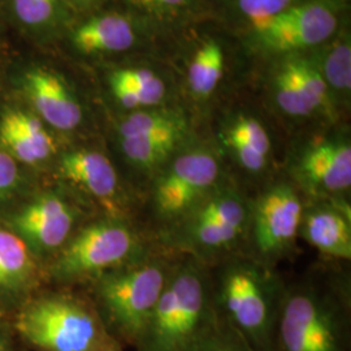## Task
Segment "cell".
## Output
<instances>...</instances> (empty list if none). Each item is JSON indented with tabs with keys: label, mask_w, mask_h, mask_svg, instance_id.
<instances>
[{
	"label": "cell",
	"mask_w": 351,
	"mask_h": 351,
	"mask_svg": "<svg viewBox=\"0 0 351 351\" xmlns=\"http://www.w3.org/2000/svg\"><path fill=\"white\" fill-rule=\"evenodd\" d=\"M285 284L274 348L278 351H343L350 280L337 263Z\"/></svg>",
	"instance_id": "cell-1"
},
{
	"label": "cell",
	"mask_w": 351,
	"mask_h": 351,
	"mask_svg": "<svg viewBox=\"0 0 351 351\" xmlns=\"http://www.w3.org/2000/svg\"><path fill=\"white\" fill-rule=\"evenodd\" d=\"M217 315L252 351H274L287 281L276 268L239 252L210 265Z\"/></svg>",
	"instance_id": "cell-2"
},
{
	"label": "cell",
	"mask_w": 351,
	"mask_h": 351,
	"mask_svg": "<svg viewBox=\"0 0 351 351\" xmlns=\"http://www.w3.org/2000/svg\"><path fill=\"white\" fill-rule=\"evenodd\" d=\"M230 176L221 154L193 141L152 176L141 194V224L158 242Z\"/></svg>",
	"instance_id": "cell-3"
},
{
	"label": "cell",
	"mask_w": 351,
	"mask_h": 351,
	"mask_svg": "<svg viewBox=\"0 0 351 351\" xmlns=\"http://www.w3.org/2000/svg\"><path fill=\"white\" fill-rule=\"evenodd\" d=\"M216 319L210 265L181 255L136 348L190 351Z\"/></svg>",
	"instance_id": "cell-4"
},
{
	"label": "cell",
	"mask_w": 351,
	"mask_h": 351,
	"mask_svg": "<svg viewBox=\"0 0 351 351\" xmlns=\"http://www.w3.org/2000/svg\"><path fill=\"white\" fill-rule=\"evenodd\" d=\"M250 201L251 193L229 176L158 243L206 265L243 252Z\"/></svg>",
	"instance_id": "cell-5"
},
{
	"label": "cell",
	"mask_w": 351,
	"mask_h": 351,
	"mask_svg": "<svg viewBox=\"0 0 351 351\" xmlns=\"http://www.w3.org/2000/svg\"><path fill=\"white\" fill-rule=\"evenodd\" d=\"M180 258L158 243L137 261L94 278L97 310L114 337L138 343Z\"/></svg>",
	"instance_id": "cell-6"
},
{
	"label": "cell",
	"mask_w": 351,
	"mask_h": 351,
	"mask_svg": "<svg viewBox=\"0 0 351 351\" xmlns=\"http://www.w3.org/2000/svg\"><path fill=\"white\" fill-rule=\"evenodd\" d=\"M16 328L39 351H123L97 307L72 294H52L25 306Z\"/></svg>",
	"instance_id": "cell-7"
},
{
	"label": "cell",
	"mask_w": 351,
	"mask_h": 351,
	"mask_svg": "<svg viewBox=\"0 0 351 351\" xmlns=\"http://www.w3.org/2000/svg\"><path fill=\"white\" fill-rule=\"evenodd\" d=\"M156 245L138 221L104 215L72 234L59 251L52 272L63 281L94 280L137 261Z\"/></svg>",
	"instance_id": "cell-8"
},
{
	"label": "cell",
	"mask_w": 351,
	"mask_h": 351,
	"mask_svg": "<svg viewBox=\"0 0 351 351\" xmlns=\"http://www.w3.org/2000/svg\"><path fill=\"white\" fill-rule=\"evenodd\" d=\"M306 199L282 172L251 194L243 254L276 268L298 246Z\"/></svg>",
	"instance_id": "cell-9"
},
{
	"label": "cell",
	"mask_w": 351,
	"mask_h": 351,
	"mask_svg": "<svg viewBox=\"0 0 351 351\" xmlns=\"http://www.w3.org/2000/svg\"><path fill=\"white\" fill-rule=\"evenodd\" d=\"M306 201L351 202V145L345 136L311 139L282 172Z\"/></svg>",
	"instance_id": "cell-10"
},
{
	"label": "cell",
	"mask_w": 351,
	"mask_h": 351,
	"mask_svg": "<svg viewBox=\"0 0 351 351\" xmlns=\"http://www.w3.org/2000/svg\"><path fill=\"white\" fill-rule=\"evenodd\" d=\"M58 168L63 181L101 204L104 215L134 220L133 213L141 203L138 194L123 186L116 167L103 152L90 149L68 151Z\"/></svg>",
	"instance_id": "cell-11"
},
{
	"label": "cell",
	"mask_w": 351,
	"mask_h": 351,
	"mask_svg": "<svg viewBox=\"0 0 351 351\" xmlns=\"http://www.w3.org/2000/svg\"><path fill=\"white\" fill-rule=\"evenodd\" d=\"M219 139L236 165L237 172L232 177L251 194L278 175L274 168V141L258 117L236 114L223 128Z\"/></svg>",
	"instance_id": "cell-12"
},
{
	"label": "cell",
	"mask_w": 351,
	"mask_h": 351,
	"mask_svg": "<svg viewBox=\"0 0 351 351\" xmlns=\"http://www.w3.org/2000/svg\"><path fill=\"white\" fill-rule=\"evenodd\" d=\"M337 25L336 11L324 1L295 4L252 24L258 40L265 49L281 52L317 46L336 32Z\"/></svg>",
	"instance_id": "cell-13"
},
{
	"label": "cell",
	"mask_w": 351,
	"mask_h": 351,
	"mask_svg": "<svg viewBox=\"0 0 351 351\" xmlns=\"http://www.w3.org/2000/svg\"><path fill=\"white\" fill-rule=\"evenodd\" d=\"M274 101L289 119L303 120L319 113L329 114L332 101L323 73L304 59L291 58L275 77Z\"/></svg>",
	"instance_id": "cell-14"
},
{
	"label": "cell",
	"mask_w": 351,
	"mask_h": 351,
	"mask_svg": "<svg viewBox=\"0 0 351 351\" xmlns=\"http://www.w3.org/2000/svg\"><path fill=\"white\" fill-rule=\"evenodd\" d=\"M300 239L317 251L324 262L351 261V202L306 201Z\"/></svg>",
	"instance_id": "cell-15"
},
{
	"label": "cell",
	"mask_w": 351,
	"mask_h": 351,
	"mask_svg": "<svg viewBox=\"0 0 351 351\" xmlns=\"http://www.w3.org/2000/svg\"><path fill=\"white\" fill-rule=\"evenodd\" d=\"M78 213L62 195L45 194L32 202L14 219V226L42 250H60L75 233Z\"/></svg>",
	"instance_id": "cell-16"
},
{
	"label": "cell",
	"mask_w": 351,
	"mask_h": 351,
	"mask_svg": "<svg viewBox=\"0 0 351 351\" xmlns=\"http://www.w3.org/2000/svg\"><path fill=\"white\" fill-rule=\"evenodd\" d=\"M25 88L39 116L52 128L71 132L81 125L82 107L59 75L33 69L26 73Z\"/></svg>",
	"instance_id": "cell-17"
},
{
	"label": "cell",
	"mask_w": 351,
	"mask_h": 351,
	"mask_svg": "<svg viewBox=\"0 0 351 351\" xmlns=\"http://www.w3.org/2000/svg\"><path fill=\"white\" fill-rule=\"evenodd\" d=\"M0 142L27 164L45 162L55 152V141L40 120L23 111L7 113L0 123Z\"/></svg>",
	"instance_id": "cell-18"
},
{
	"label": "cell",
	"mask_w": 351,
	"mask_h": 351,
	"mask_svg": "<svg viewBox=\"0 0 351 351\" xmlns=\"http://www.w3.org/2000/svg\"><path fill=\"white\" fill-rule=\"evenodd\" d=\"M72 42L77 50L84 53L121 52L136 42L134 29L125 16L106 13L90 19L78 26Z\"/></svg>",
	"instance_id": "cell-19"
},
{
	"label": "cell",
	"mask_w": 351,
	"mask_h": 351,
	"mask_svg": "<svg viewBox=\"0 0 351 351\" xmlns=\"http://www.w3.org/2000/svg\"><path fill=\"white\" fill-rule=\"evenodd\" d=\"M224 72V52L221 46L208 40L195 52L189 66L190 91L198 101H206L219 86Z\"/></svg>",
	"instance_id": "cell-20"
},
{
	"label": "cell",
	"mask_w": 351,
	"mask_h": 351,
	"mask_svg": "<svg viewBox=\"0 0 351 351\" xmlns=\"http://www.w3.org/2000/svg\"><path fill=\"white\" fill-rule=\"evenodd\" d=\"M32 258L24 239L0 228V287L23 284L32 272Z\"/></svg>",
	"instance_id": "cell-21"
},
{
	"label": "cell",
	"mask_w": 351,
	"mask_h": 351,
	"mask_svg": "<svg viewBox=\"0 0 351 351\" xmlns=\"http://www.w3.org/2000/svg\"><path fill=\"white\" fill-rule=\"evenodd\" d=\"M110 80L137 90L145 99L147 108L163 107L164 101L167 98L165 84L159 75H155L150 69H119L113 72Z\"/></svg>",
	"instance_id": "cell-22"
},
{
	"label": "cell",
	"mask_w": 351,
	"mask_h": 351,
	"mask_svg": "<svg viewBox=\"0 0 351 351\" xmlns=\"http://www.w3.org/2000/svg\"><path fill=\"white\" fill-rule=\"evenodd\" d=\"M324 80L328 88L339 93H349L351 88L350 42L337 45L326 56L324 65Z\"/></svg>",
	"instance_id": "cell-23"
},
{
	"label": "cell",
	"mask_w": 351,
	"mask_h": 351,
	"mask_svg": "<svg viewBox=\"0 0 351 351\" xmlns=\"http://www.w3.org/2000/svg\"><path fill=\"white\" fill-rule=\"evenodd\" d=\"M190 351H252L250 346L217 315L210 329Z\"/></svg>",
	"instance_id": "cell-24"
},
{
	"label": "cell",
	"mask_w": 351,
	"mask_h": 351,
	"mask_svg": "<svg viewBox=\"0 0 351 351\" xmlns=\"http://www.w3.org/2000/svg\"><path fill=\"white\" fill-rule=\"evenodd\" d=\"M58 0H13L17 17L26 25L47 23L56 10Z\"/></svg>",
	"instance_id": "cell-25"
},
{
	"label": "cell",
	"mask_w": 351,
	"mask_h": 351,
	"mask_svg": "<svg viewBox=\"0 0 351 351\" xmlns=\"http://www.w3.org/2000/svg\"><path fill=\"white\" fill-rule=\"evenodd\" d=\"M298 0H237L239 11L249 17L252 24L276 16L295 5Z\"/></svg>",
	"instance_id": "cell-26"
},
{
	"label": "cell",
	"mask_w": 351,
	"mask_h": 351,
	"mask_svg": "<svg viewBox=\"0 0 351 351\" xmlns=\"http://www.w3.org/2000/svg\"><path fill=\"white\" fill-rule=\"evenodd\" d=\"M19 181V169L13 156L0 151V201L12 193Z\"/></svg>",
	"instance_id": "cell-27"
},
{
	"label": "cell",
	"mask_w": 351,
	"mask_h": 351,
	"mask_svg": "<svg viewBox=\"0 0 351 351\" xmlns=\"http://www.w3.org/2000/svg\"><path fill=\"white\" fill-rule=\"evenodd\" d=\"M134 4L154 13H171L182 8L189 0H132Z\"/></svg>",
	"instance_id": "cell-28"
},
{
	"label": "cell",
	"mask_w": 351,
	"mask_h": 351,
	"mask_svg": "<svg viewBox=\"0 0 351 351\" xmlns=\"http://www.w3.org/2000/svg\"><path fill=\"white\" fill-rule=\"evenodd\" d=\"M81 1H88V0H81Z\"/></svg>",
	"instance_id": "cell-29"
},
{
	"label": "cell",
	"mask_w": 351,
	"mask_h": 351,
	"mask_svg": "<svg viewBox=\"0 0 351 351\" xmlns=\"http://www.w3.org/2000/svg\"><path fill=\"white\" fill-rule=\"evenodd\" d=\"M0 351H4V350H3V349H1V348H0Z\"/></svg>",
	"instance_id": "cell-30"
}]
</instances>
